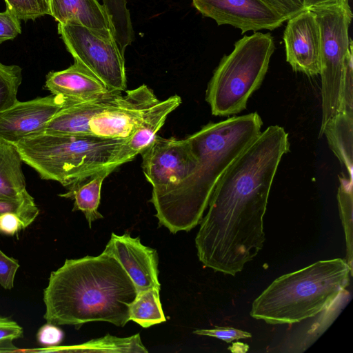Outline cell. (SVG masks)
I'll return each mask as SVG.
<instances>
[{
	"label": "cell",
	"instance_id": "cell-8",
	"mask_svg": "<svg viewBox=\"0 0 353 353\" xmlns=\"http://www.w3.org/2000/svg\"><path fill=\"white\" fill-rule=\"evenodd\" d=\"M58 32L74 62L94 76L110 92L125 90L124 54L112 32L63 23H58Z\"/></svg>",
	"mask_w": 353,
	"mask_h": 353
},
{
	"label": "cell",
	"instance_id": "cell-28",
	"mask_svg": "<svg viewBox=\"0 0 353 353\" xmlns=\"http://www.w3.org/2000/svg\"><path fill=\"white\" fill-rule=\"evenodd\" d=\"M194 333L198 335L216 338L226 343H231L236 340L252 337V334L248 332L230 327H215L212 329H200L194 331Z\"/></svg>",
	"mask_w": 353,
	"mask_h": 353
},
{
	"label": "cell",
	"instance_id": "cell-9",
	"mask_svg": "<svg viewBox=\"0 0 353 353\" xmlns=\"http://www.w3.org/2000/svg\"><path fill=\"white\" fill-rule=\"evenodd\" d=\"M140 154L143 174L152 186V193L181 182L194 171L199 161L188 138L165 139L157 135Z\"/></svg>",
	"mask_w": 353,
	"mask_h": 353
},
{
	"label": "cell",
	"instance_id": "cell-4",
	"mask_svg": "<svg viewBox=\"0 0 353 353\" xmlns=\"http://www.w3.org/2000/svg\"><path fill=\"white\" fill-rule=\"evenodd\" d=\"M352 270L345 260L315 262L276 279L253 301L250 316L267 323L292 324L330 308L346 292Z\"/></svg>",
	"mask_w": 353,
	"mask_h": 353
},
{
	"label": "cell",
	"instance_id": "cell-15",
	"mask_svg": "<svg viewBox=\"0 0 353 353\" xmlns=\"http://www.w3.org/2000/svg\"><path fill=\"white\" fill-rule=\"evenodd\" d=\"M103 252L113 256L121 263L137 292L149 288L160 290L157 252L143 245L139 237H132L128 232L123 235L112 233Z\"/></svg>",
	"mask_w": 353,
	"mask_h": 353
},
{
	"label": "cell",
	"instance_id": "cell-29",
	"mask_svg": "<svg viewBox=\"0 0 353 353\" xmlns=\"http://www.w3.org/2000/svg\"><path fill=\"white\" fill-rule=\"evenodd\" d=\"M21 33V20L8 9L0 12V44Z\"/></svg>",
	"mask_w": 353,
	"mask_h": 353
},
{
	"label": "cell",
	"instance_id": "cell-27",
	"mask_svg": "<svg viewBox=\"0 0 353 353\" xmlns=\"http://www.w3.org/2000/svg\"><path fill=\"white\" fill-rule=\"evenodd\" d=\"M285 21L305 10V0H261Z\"/></svg>",
	"mask_w": 353,
	"mask_h": 353
},
{
	"label": "cell",
	"instance_id": "cell-7",
	"mask_svg": "<svg viewBox=\"0 0 353 353\" xmlns=\"http://www.w3.org/2000/svg\"><path fill=\"white\" fill-rule=\"evenodd\" d=\"M308 9L315 15L321 36V137L327 123L340 110L345 60L353 50L349 34L353 15L349 0H332Z\"/></svg>",
	"mask_w": 353,
	"mask_h": 353
},
{
	"label": "cell",
	"instance_id": "cell-25",
	"mask_svg": "<svg viewBox=\"0 0 353 353\" xmlns=\"http://www.w3.org/2000/svg\"><path fill=\"white\" fill-rule=\"evenodd\" d=\"M21 81V67L0 62V113L17 101V95Z\"/></svg>",
	"mask_w": 353,
	"mask_h": 353
},
{
	"label": "cell",
	"instance_id": "cell-14",
	"mask_svg": "<svg viewBox=\"0 0 353 353\" xmlns=\"http://www.w3.org/2000/svg\"><path fill=\"white\" fill-rule=\"evenodd\" d=\"M287 21L283 32L287 62L295 71L320 74L321 36L315 15L307 8Z\"/></svg>",
	"mask_w": 353,
	"mask_h": 353
},
{
	"label": "cell",
	"instance_id": "cell-23",
	"mask_svg": "<svg viewBox=\"0 0 353 353\" xmlns=\"http://www.w3.org/2000/svg\"><path fill=\"white\" fill-rule=\"evenodd\" d=\"M159 290L157 288H149L137 292L130 307V321L143 327H149L165 321Z\"/></svg>",
	"mask_w": 353,
	"mask_h": 353
},
{
	"label": "cell",
	"instance_id": "cell-37",
	"mask_svg": "<svg viewBox=\"0 0 353 353\" xmlns=\"http://www.w3.org/2000/svg\"><path fill=\"white\" fill-rule=\"evenodd\" d=\"M46 1L47 2V3L48 4L49 8H50V0H46Z\"/></svg>",
	"mask_w": 353,
	"mask_h": 353
},
{
	"label": "cell",
	"instance_id": "cell-6",
	"mask_svg": "<svg viewBox=\"0 0 353 353\" xmlns=\"http://www.w3.org/2000/svg\"><path fill=\"white\" fill-rule=\"evenodd\" d=\"M275 50L269 33L255 32L234 43L208 83L205 100L214 116L236 114L246 108L249 98L259 88Z\"/></svg>",
	"mask_w": 353,
	"mask_h": 353
},
{
	"label": "cell",
	"instance_id": "cell-26",
	"mask_svg": "<svg viewBox=\"0 0 353 353\" xmlns=\"http://www.w3.org/2000/svg\"><path fill=\"white\" fill-rule=\"evenodd\" d=\"M6 9L20 20H34L45 15H50L46 0H4Z\"/></svg>",
	"mask_w": 353,
	"mask_h": 353
},
{
	"label": "cell",
	"instance_id": "cell-13",
	"mask_svg": "<svg viewBox=\"0 0 353 353\" xmlns=\"http://www.w3.org/2000/svg\"><path fill=\"white\" fill-rule=\"evenodd\" d=\"M21 163L15 145L0 140V216L15 214L28 227L39 210L26 190Z\"/></svg>",
	"mask_w": 353,
	"mask_h": 353
},
{
	"label": "cell",
	"instance_id": "cell-20",
	"mask_svg": "<svg viewBox=\"0 0 353 353\" xmlns=\"http://www.w3.org/2000/svg\"><path fill=\"white\" fill-rule=\"evenodd\" d=\"M116 168L115 166H108L85 176L68 188V192L60 195L74 200L72 211H81L90 228L93 221L103 218L98 212L101 185L104 179Z\"/></svg>",
	"mask_w": 353,
	"mask_h": 353
},
{
	"label": "cell",
	"instance_id": "cell-11",
	"mask_svg": "<svg viewBox=\"0 0 353 353\" xmlns=\"http://www.w3.org/2000/svg\"><path fill=\"white\" fill-rule=\"evenodd\" d=\"M203 16L217 25H230L248 31L273 30L285 21L261 0H192Z\"/></svg>",
	"mask_w": 353,
	"mask_h": 353
},
{
	"label": "cell",
	"instance_id": "cell-12",
	"mask_svg": "<svg viewBox=\"0 0 353 353\" xmlns=\"http://www.w3.org/2000/svg\"><path fill=\"white\" fill-rule=\"evenodd\" d=\"M65 104L62 98L52 94L27 101L17 100L0 113V140L15 145L44 132L48 122Z\"/></svg>",
	"mask_w": 353,
	"mask_h": 353
},
{
	"label": "cell",
	"instance_id": "cell-32",
	"mask_svg": "<svg viewBox=\"0 0 353 353\" xmlns=\"http://www.w3.org/2000/svg\"><path fill=\"white\" fill-rule=\"evenodd\" d=\"M23 336V328L14 321L0 316V343L12 341Z\"/></svg>",
	"mask_w": 353,
	"mask_h": 353
},
{
	"label": "cell",
	"instance_id": "cell-1",
	"mask_svg": "<svg viewBox=\"0 0 353 353\" xmlns=\"http://www.w3.org/2000/svg\"><path fill=\"white\" fill-rule=\"evenodd\" d=\"M288 134L270 125L237 157L217 183L195 238L199 261L235 276L263 248V217Z\"/></svg>",
	"mask_w": 353,
	"mask_h": 353
},
{
	"label": "cell",
	"instance_id": "cell-35",
	"mask_svg": "<svg viewBox=\"0 0 353 353\" xmlns=\"http://www.w3.org/2000/svg\"><path fill=\"white\" fill-rule=\"evenodd\" d=\"M248 349V345L241 343H235L229 347V350L232 352H245Z\"/></svg>",
	"mask_w": 353,
	"mask_h": 353
},
{
	"label": "cell",
	"instance_id": "cell-36",
	"mask_svg": "<svg viewBox=\"0 0 353 353\" xmlns=\"http://www.w3.org/2000/svg\"><path fill=\"white\" fill-rule=\"evenodd\" d=\"M332 0H305V7L306 8H311L312 6L322 4L323 3L330 1Z\"/></svg>",
	"mask_w": 353,
	"mask_h": 353
},
{
	"label": "cell",
	"instance_id": "cell-3",
	"mask_svg": "<svg viewBox=\"0 0 353 353\" xmlns=\"http://www.w3.org/2000/svg\"><path fill=\"white\" fill-rule=\"evenodd\" d=\"M137 288L121 263L102 252L97 256L66 259L50 273L43 291L44 319L56 325L77 328L92 321L123 327Z\"/></svg>",
	"mask_w": 353,
	"mask_h": 353
},
{
	"label": "cell",
	"instance_id": "cell-31",
	"mask_svg": "<svg viewBox=\"0 0 353 353\" xmlns=\"http://www.w3.org/2000/svg\"><path fill=\"white\" fill-rule=\"evenodd\" d=\"M64 334L56 325L47 323L41 326L37 332V339L44 346H57L63 341Z\"/></svg>",
	"mask_w": 353,
	"mask_h": 353
},
{
	"label": "cell",
	"instance_id": "cell-2",
	"mask_svg": "<svg viewBox=\"0 0 353 353\" xmlns=\"http://www.w3.org/2000/svg\"><path fill=\"white\" fill-rule=\"evenodd\" d=\"M263 121L256 112L209 123L188 136L199 157L194 171L179 183L152 193L159 225L172 234L188 232L200 223L220 178L259 135Z\"/></svg>",
	"mask_w": 353,
	"mask_h": 353
},
{
	"label": "cell",
	"instance_id": "cell-24",
	"mask_svg": "<svg viewBox=\"0 0 353 353\" xmlns=\"http://www.w3.org/2000/svg\"><path fill=\"white\" fill-rule=\"evenodd\" d=\"M339 187L337 200L341 223L343 227L346 242V262L352 270V179L345 176H339Z\"/></svg>",
	"mask_w": 353,
	"mask_h": 353
},
{
	"label": "cell",
	"instance_id": "cell-5",
	"mask_svg": "<svg viewBox=\"0 0 353 353\" xmlns=\"http://www.w3.org/2000/svg\"><path fill=\"white\" fill-rule=\"evenodd\" d=\"M127 140L43 132L23 139L14 145L22 161L42 179L69 188L101 168L114 166Z\"/></svg>",
	"mask_w": 353,
	"mask_h": 353
},
{
	"label": "cell",
	"instance_id": "cell-17",
	"mask_svg": "<svg viewBox=\"0 0 353 353\" xmlns=\"http://www.w3.org/2000/svg\"><path fill=\"white\" fill-rule=\"evenodd\" d=\"M181 103V97L174 95L164 101H159L150 108L139 127L123 145L113 165L119 167L132 161L140 154L154 140L168 114L178 108Z\"/></svg>",
	"mask_w": 353,
	"mask_h": 353
},
{
	"label": "cell",
	"instance_id": "cell-30",
	"mask_svg": "<svg viewBox=\"0 0 353 353\" xmlns=\"http://www.w3.org/2000/svg\"><path fill=\"white\" fill-rule=\"evenodd\" d=\"M19 268L17 260L7 256L0 250V285L6 290L14 287L16 273Z\"/></svg>",
	"mask_w": 353,
	"mask_h": 353
},
{
	"label": "cell",
	"instance_id": "cell-21",
	"mask_svg": "<svg viewBox=\"0 0 353 353\" xmlns=\"http://www.w3.org/2000/svg\"><path fill=\"white\" fill-rule=\"evenodd\" d=\"M352 131L353 111L340 110L327 123L323 132L331 150L345 167L351 179H353Z\"/></svg>",
	"mask_w": 353,
	"mask_h": 353
},
{
	"label": "cell",
	"instance_id": "cell-18",
	"mask_svg": "<svg viewBox=\"0 0 353 353\" xmlns=\"http://www.w3.org/2000/svg\"><path fill=\"white\" fill-rule=\"evenodd\" d=\"M50 15L63 24H77L113 32L104 6L97 0H50Z\"/></svg>",
	"mask_w": 353,
	"mask_h": 353
},
{
	"label": "cell",
	"instance_id": "cell-16",
	"mask_svg": "<svg viewBox=\"0 0 353 353\" xmlns=\"http://www.w3.org/2000/svg\"><path fill=\"white\" fill-rule=\"evenodd\" d=\"M46 88L52 95L62 98L65 103L94 101L121 93L110 92L76 62L65 70L48 73Z\"/></svg>",
	"mask_w": 353,
	"mask_h": 353
},
{
	"label": "cell",
	"instance_id": "cell-33",
	"mask_svg": "<svg viewBox=\"0 0 353 353\" xmlns=\"http://www.w3.org/2000/svg\"><path fill=\"white\" fill-rule=\"evenodd\" d=\"M27 226L17 214L7 213L0 216V234L13 236Z\"/></svg>",
	"mask_w": 353,
	"mask_h": 353
},
{
	"label": "cell",
	"instance_id": "cell-10",
	"mask_svg": "<svg viewBox=\"0 0 353 353\" xmlns=\"http://www.w3.org/2000/svg\"><path fill=\"white\" fill-rule=\"evenodd\" d=\"M159 101L145 85L128 90L124 95L118 94L90 120V134L105 139H128L146 111Z\"/></svg>",
	"mask_w": 353,
	"mask_h": 353
},
{
	"label": "cell",
	"instance_id": "cell-34",
	"mask_svg": "<svg viewBox=\"0 0 353 353\" xmlns=\"http://www.w3.org/2000/svg\"><path fill=\"white\" fill-rule=\"evenodd\" d=\"M23 352L21 350H19L15 347L12 341H9L0 344V352Z\"/></svg>",
	"mask_w": 353,
	"mask_h": 353
},
{
	"label": "cell",
	"instance_id": "cell-22",
	"mask_svg": "<svg viewBox=\"0 0 353 353\" xmlns=\"http://www.w3.org/2000/svg\"><path fill=\"white\" fill-rule=\"evenodd\" d=\"M42 352H111L147 353L148 350L141 342L139 333L128 337H117L110 334L92 339L82 344L71 346H52L41 349Z\"/></svg>",
	"mask_w": 353,
	"mask_h": 353
},
{
	"label": "cell",
	"instance_id": "cell-19",
	"mask_svg": "<svg viewBox=\"0 0 353 353\" xmlns=\"http://www.w3.org/2000/svg\"><path fill=\"white\" fill-rule=\"evenodd\" d=\"M118 94L94 101L65 103L48 122L44 132L63 135H91L89 129L90 120Z\"/></svg>",
	"mask_w": 353,
	"mask_h": 353
}]
</instances>
